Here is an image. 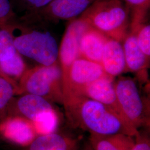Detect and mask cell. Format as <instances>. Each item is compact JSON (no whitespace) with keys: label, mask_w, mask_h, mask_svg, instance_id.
<instances>
[{"label":"cell","mask_w":150,"mask_h":150,"mask_svg":"<svg viewBox=\"0 0 150 150\" xmlns=\"http://www.w3.org/2000/svg\"><path fill=\"white\" fill-rule=\"evenodd\" d=\"M71 122L90 134L107 135L123 134L136 137L139 131L116 112L100 102L83 96L63 102Z\"/></svg>","instance_id":"cell-1"},{"label":"cell","mask_w":150,"mask_h":150,"mask_svg":"<svg viewBox=\"0 0 150 150\" xmlns=\"http://www.w3.org/2000/svg\"><path fill=\"white\" fill-rule=\"evenodd\" d=\"M80 17L108 38L121 42L131 21L130 11L124 0H96Z\"/></svg>","instance_id":"cell-2"},{"label":"cell","mask_w":150,"mask_h":150,"mask_svg":"<svg viewBox=\"0 0 150 150\" xmlns=\"http://www.w3.org/2000/svg\"><path fill=\"white\" fill-rule=\"evenodd\" d=\"M11 25L14 46L21 55L40 65L49 66L58 61L59 46L50 32L12 22Z\"/></svg>","instance_id":"cell-3"},{"label":"cell","mask_w":150,"mask_h":150,"mask_svg":"<svg viewBox=\"0 0 150 150\" xmlns=\"http://www.w3.org/2000/svg\"><path fill=\"white\" fill-rule=\"evenodd\" d=\"M30 93L63 105L62 72L59 61L27 69L17 81L16 95Z\"/></svg>","instance_id":"cell-4"},{"label":"cell","mask_w":150,"mask_h":150,"mask_svg":"<svg viewBox=\"0 0 150 150\" xmlns=\"http://www.w3.org/2000/svg\"><path fill=\"white\" fill-rule=\"evenodd\" d=\"M118 105L124 117L139 130L149 125L147 107L134 79L122 76L114 81Z\"/></svg>","instance_id":"cell-5"},{"label":"cell","mask_w":150,"mask_h":150,"mask_svg":"<svg viewBox=\"0 0 150 150\" xmlns=\"http://www.w3.org/2000/svg\"><path fill=\"white\" fill-rule=\"evenodd\" d=\"M96 0H52L42 8L26 14L28 24L72 20L80 16Z\"/></svg>","instance_id":"cell-6"},{"label":"cell","mask_w":150,"mask_h":150,"mask_svg":"<svg viewBox=\"0 0 150 150\" xmlns=\"http://www.w3.org/2000/svg\"><path fill=\"white\" fill-rule=\"evenodd\" d=\"M105 75L100 64L82 57L77 59L62 79L63 102L71 98L81 96L82 91L87 85Z\"/></svg>","instance_id":"cell-7"},{"label":"cell","mask_w":150,"mask_h":150,"mask_svg":"<svg viewBox=\"0 0 150 150\" xmlns=\"http://www.w3.org/2000/svg\"><path fill=\"white\" fill-rule=\"evenodd\" d=\"M88 26L80 17L71 20L66 29L59 50L58 61L62 72V79L67 75L70 67L80 56V39Z\"/></svg>","instance_id":"cell-8"},{"label":"cell","mask_w":150,"mask_h":150,"mask_svg":"<svg viewBox=\"0 0 150 150\" xmlns=\"http://www.w3.org/2000/svg\"><path fill=\"white\" fill-rule=\"evenodd\" d=\"M55 109L52 102L42 97L23 93L13 98L7 111L11 116H18L32 122L42 113Z\"/></svg>","instance_id":"cell-9"},{"label":"cell","mask_w":150,"mask_h":150,"mask_svg":"<svg viewBox=\"0 0 150 150\" xmlns=\"http://www.w3.org/2000/svg\"><path fill=\"white\" fill-rule=\"evenodd\" d=\"M0 133L7 139L28 146L38 136L32 122L18 116H10L0 123Z\"/></svg>","instance_id":"cell-10"},{"label":"cell","mask_w":150,"mask_h":150,"mask_svg":"<svg viewBox=\"0 0 150 150\" xmlns=\"http://www.w3.org/2000/svg\"><path fill=\"white\" fill-rule=\"evenodd\" d=\"M114 81V78L105 75L87 85L82 91L81 96L102 103L126 120L118 105Z\"/></svg>","instance_id":"cell-11"},{"label":"cell","mask_w":150,"mask_h":150,"mask_svg":"<svg viewBox=\"0 0 150 150\" xmlns=\"http://www.w3.org/2000/svg\"><path fill=\"white\" fill-rule=\"evenodd\" d=\"M126 62V71L136 73L141 76L143 81L146 80L145 72L149 67L150 60L142 52L137 43L134 32L129 30L122 41Z\"/></svg>","instance_id":"cell-12"},{"label":"cell","mask_w":150,"mask_h":150,"mask_svg":"<svg viewBox=\"0 0 150 150\" xmlns=\"http://www.w3.org/2000/svg\"><path fill=\"white\" fill-rule=\"evenodd\" d=\"M108 38L102 32L88 25L82 33L80 39V57L100 64Z\"/></svg>","instance_id":"cell-13"},{"label":"cell","mask_w":150,"mask_h":150,"mask_svg":"<svg viewBox=\"0 0 150 150\" xmlns=\"http://www.w3.org/2000/svg\"><path fill=\"white\" fill-rule=\"evenodd\" d=\"M100 64L106 75L114 78L126 72L122 42L108 38L102 52Z\"/></svg>","instance_id":"cell-14"},{"label":"cell","mask_w":150,"mask_h":150,"mask_svg":"<svg viewBox=\"0 0 150 150\" xmlns=\"http://www.w3.org/2000/svg\"><path fill=\"white\" fill-rule=\"evenodd\" d=\"M135 141L134 136L123 134H90L88 144L93 150H131Z\"/></svg>","instance_id":"cell-15"},{"label":"cell","mask_w":150,"mask_h":150,"mask_svg":"<svg viewBox=\"0 0 150 150\" xmlns=\"http://www.w3.org/2000/svg\"><path fill=\"white\" fill-rule=\"evenodd\" d=\"M77 141L56 132L38 135L28 146V150H77Z\"/></svg>","instance_id":"cell-16"},{"label":"cell","mask_w":150,"mask_h":150,"mask_svg":"<svg viewBox=\"0 0 150 150\" xmlns=\"http://www.w3.org/2000/svg\"><path fill=\"white\" fill-rule=\"evenodd\" d=\"M32 123L38 136L55 132L59 126V113L56 109L45 112L40 115Z\"/></svg>","instance_id":"cell-17"},{"label":"cell","mask_w":150,"mask_h":150,"mask_svg":"<svg viewBox=\"0 0 150 150\" xmlns=\"http://www.w3.org/2000/svg\"><path fill=\"white\" fill-rule=\"evenodd\" d=\"M129 30L134 32L137 43L146 58L150 59V25L147 18L130 22Z\"/></svg>","instance_id":"cell-18"},{"label":"cell","mask_w":150,"mask_h":150,"mask_svg":"<svg viewBox=\"0 0 150 150\" xmlns=\"http://www.w3.org/2000/svg\"><path fill=\"white\" fill-rule=\"evenodd\" d=\"M12 22L0 23V62L10 59L17 52L13 43Z\"/></svg>","instance_id":"cell-19"},{"label":"cell","mask_w":150,"mask_h":150,"mask_svg":"<svg viewBox=\"0 0 150 150\" xmlns=\"http://www.w3.org/2000/svg\"><path fill=\"white\" fill-rule=\"evenodd\" d=\"M0 69L6 76L17 82L27 69L22 55L17 51L10 59L0 62Z\"/></svg>","instance_id":"cell-20"},{"label":"cell","mask_w":150,"mask_h":150,"mask_svg":"<svg viewBox=\"0 0 150 150\" xmlns=\"http://www.w3.org/2000/svg\"><path fill=\"white\" fill-rule=\"evenodd\" d=\"M17 85L0 77V112L5 115L10 102L16 95Z\"/></svg>","instance_id":"cell-21"},{"label":"cell","mask_w":150,"mask_h":150,"mask_svg":"<svg viewBox=\"0 0 150 150\" xmlns=\"http://www.w3.org/2000/svg\"><path fill=\"white\" fill-rule=\"evenodd\" d=\"M130 11V16L136 13H147L150 0H124Z\"/></svg>","instance_id":"cell-22"},{"label":"cell","mask_w":150,"mask_h":150,"mask_svg":"<svg viewBox=\"0 0 150 150\" xmlns=\"http://www.w3.org/2000/svg\"><path fill=\"white\" fill-rule=\"evenodd\" d=\"M14 16L10 0H0V23L12 22Z\"/></svg>","instance_id":"cell-23"},{"label":"cell","mask_w":150,"mask_h":150,"mask_svg":"<svg viewBox=\"0 0 150 150\" xmlns=\"http://www.w3.org/2000/svg\"><path fill=\"white\" fill-rule=\"evenodd\" d=\"M52 0H18L26 14L37 11L48 5Z\"/></svg>","instance_id":"cell-24"},{"label":"cell","mask_w":150,"mask_h":150,"mask_svg":"<svg viewBox=\"0 0 150 150\" xmlns=\"http://www.w3.org/2000/svg\"><path fill=\"white\" fill-rule=\"evenodd\" d=\"M135 144L131 150H150V142L149 138L139 134L135 137Z\"/></svg>","instance_id":"cell-25"},{"label":"cell","mask_w":150,"mask_h":150,"mask_svg":"<svg viewBox=\"0 0 150 150\" xmlns=\"http://www.w3.org/2000/svg\"><path fill=\"white\" fill-rule=\"evenodd\" d=\"M0 77H2L5 79L6 80H8L11 81V82H12V83H15V84H16V85H17V81L14 80H13V79H12L11 78H10V77H8L7 76H6L5 74H4V73L2 72V71H1V69H0Z\"/></svg>","instance_id":"cell-26"},{"label":"cell","mask_w":150,"mask_h":150,"mask_svg":"<svg viewBox=\"0 0 150 150\" xmlns=\"http://www.w3.org/2000/svg\"><path fill=\"white\" fill-rule=\"evenodd\" d=\"M83 150H93L91 147V146L88 143L87 144H86V146L84 147Z\"/></svg>","instance_id":"cell-27"},{"label":"cell","mask_w":150,"mask_h":150,"mask_svg":"<svg viewBox=\"0 0 150 150\" xmlns=\"http://www.w3.org/2000/svg\"><path fill=\"white\" fill-rule=\"evenodd\" d=\"M3 116H4V115H3V114H2L0 112V120H1V118H2ZM1 122H2V121H0V123H1Z\"/></svg>","instance_id":"cell-28"}]
</instances>
